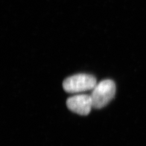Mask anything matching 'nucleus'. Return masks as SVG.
<instances>
[{
  "instance_id": "nucleus-1",
  "label": "nucleus",
  "mask_w": 146,
  "mask_h": 146,
  "mask_svg": "<svg viewBox=\"0 0 146 146\" xmlns=\"http://www.w3.org/2000/svg\"><path fill=\"white\" fill-rule=\"evenodd\" d=\"M116 93V85L111 80H104L96 84L90 95L93 108L101 109L113 99Z\"/></svg>"
},
{
  "instance_id": "nucleus-2",
  "label": "nucleus",
  "mask_w": 146,
  "mask_h": 146,
  "mask_svg": "<svg viewBox=\"0 0 146 146\" xmlns=\"http://www.w3.org/2000/svg\"><path fill=\"white\" fill-rule=\"evenodd\" d=\"M95 77L90 74H76L65 79L63 82L64 90L69 93H78L93 90L96 85Z\"/></svg>"
},
{
  "instance_id": "nucleus-3",
  "label": "nucleus",
  "mask_w": 146,
  "mask_h": 146,
  "mask_svg": "<svg viewBox=\"0 0 146 146\" xmlns=\"http://www.w3.org/2000/svg\"><path fill=\"white\" fill-rule=\"evenodd\" d=\"M68 109L80 115H88L93 108L90 95L80 94L69 98L66 102Z\"/></svg>"
}]
</instances>
